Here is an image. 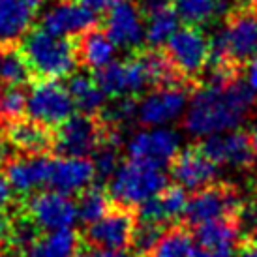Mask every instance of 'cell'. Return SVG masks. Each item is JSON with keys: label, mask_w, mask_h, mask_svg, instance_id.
<instances>
[{"label": "cell", "mask_w": 257, "mask_h": 257, "mask_svg": "<svg viewBox=\"0 0 257 257\" xmlns=\"http://www.w3.org/2000/svg\"><path fill=\"white\" fill-rule=\"evenodd\" d=\"M253 88L240 79L199 88L192 96L184 116V128L195 137H212L235 130L250 113L255 96Z\"/></svg>", "instance_id": "1"}, {"label": "cell", "mask_w": 257, "mask_h": 257, "mask_svg": "<svg viewBox=\"0 0 257 257\" xmlns=\"http://www.w3.org/2000/svg\"><path fill=\"white\" fill-rule=\"evenodd\" d=\"M17 45L34 81L70 77L79 64L77 45L70 38L55 36L42 27L30 29Z\"/></svg>", "instance_id": "2"}, {"label": "cell", "mask_w": 257, "mask_h": 257, "mask_svg": "<svg viewBox=\"0 0 257 257\" xmlns=\"http://www.w3.org/2000/svg\"><path fill=\"white\" fill-rule=\"evenodd\" d=\"M167 188V175L162 167L128 160L118 167L109 184L113 203L124 207H139L145 201L156 197Z\"/></svg>", "instance_id": "3"}, {"label": "cell", "mask_w": 257, "mask_h": 257, "mask_svg": "<svg viewBox=\"0 0 257 257\" xmlns=\"http://www.w3.org/2000/svg\"><path fill=\"white\" fill-rule=\"evenodd\" d=\"M136 227V208L114 203L103 218L86 225L81 238L85 246L96 251H126L132 248Z\"/></svg>", "instance_id": "4"}, {"label": "cell", "mask_w": 257, "mask_h": 257, "mask_svg": "<svg viewBox=\"0 0 257 257\" xmlns=\"http://www.w3.org/2000/svg\"><path fill=\"white\" fill-rule=\"evenodd\" d=\"M109 126L100 114H72L55 130V150L60 156H92L105 141Z\"/></svg>", "instance_id": "5"}, {"label": "cell", "mask_w": 257, "mask_h": 257, "mask_svg": "<svg viewBox=\"0 0 257 257\" xmlns=\"http://www.w3.org/2000/svg\"><path fill=\"white\" fill-rule=\"evenodd\" d=\"M242 208L236 188L229 184H210L188 199L184 216L192 227H199L210 221L238 220Z\"/></svg>", "instance_id": "6"}, {"label": "cell", "mask_w": 257, "mask_h": 257, "mask_svg": "<svg viewBox=\"0 0 257 257\" xmlns=\"http://www.w3.org/2000/svg\"><path fill=\"white\" fill-rule=\"evenodd\" d=\"M165 53L184 81L195 79L208 66L210 40L199 27L188 25L173 34L171 40L167 42Z\"/></svg>", "instance_id": "7"}, {"label": "cell", "mask_w": 257, "mask_h": 257, "mask_svg": "<svg viewBox=\"0 0 257 257\" xmlns=\"http://www.w3.org/2000/svg\"><path fill=\"white\" fill-rule=\"evenodd\" d=\"M23 214H27L30 220L43 231H57V229L70 227L77 220V201H73L70 195L60 192H40L29 195L21 201L19 207Z\"/></svg>", "instance_id": "8"}, {"label": "cell", "mask_w": 257, "mask_h": 257, "mask_svg": "<svg viewBox=\"0 0 257 257\" xmlns=\"http://www.w3.org/2000/svg\"><path fill=\"white\" fill-rule=\"evenodd\" d=\"M75 103L64 85L57 81H34L29 94V111L32 120L58 128L73 114Z\"/></svg>", "instance_id": "9"}, {"label": "cell", "mask_w": 257, "mask_h": 257, "mask_svg": "<svg viewBox=\"0 0 257 257\" xmlns=\"http://www.w3.org/2000/svg\"><path fill=\"white\" fill-rule=\"evenodd\" d=\"M94 77L98 81L100 88L109 98H136L149 88V77L145 73L139 58H126L122 62H111L109 66L94 72Z\"/></svg>", "instance_id": "10"}, {"label": "cell", "mask_w": 257, "mask_h": 257, "mask_svg": "<svg viewBox=\"0 0 257 257\" xmlns=\"http://www.w3.org/2000/svg\"><path fill=\"white\" fill-rule=\"evenodd\" d=\"M98 14L79 4L77 0H57L42 15V29L60 38L83 36L96 29Z\"/></svg>", "instance_id": "11"}, {"label": "cell", "mask_w": 257, "mask_h": 257, "mask_svg": "<svg viewBox=\"0 0 257 257\" xmlns=\"http://www.w3.org/2000/svg\"><path fill=\"white\" fill-rule=\"evenodd\" d=\"M179 136L167 128H150L137 132L128 143L130 160L154 167L171 164L179 154Z\"/></svg>", "instance_id": "12"}, {"label": "cell", "mask_w": 257, "mask_h": 257, "mask_svg": "<svg viewBox=\"0 0 257 257\" xmlns=\"http://www.w3.org/2000/svg\"><path fill=\"white\" fill-rule=\"evenodd\" d=\"M188 90L184 85L162 86L145 96L137 105V118L149 128H162L184 113Z\"/></svg>", "instance_id": "13"}, {"label": "cell", "mask_w": 257, "mask_h": 257, "mask_svg": "<svg viewBox=\"0 0 257 257\" xmlns=\"http://www.w3.org/2000/svg\"><path fill=\"white\" fill-rule=\"evenodd\" d=\"M105 32L114 45L137 49L145 40V19L134 0H116L105 15Z\"/></svg>", "instance_id": "14"}, {"label": "cell", "mask_w": 257, "mask_h": 257, "mask_svg": "<svg viewBox=\"0 0 257 257\" xmlns=\"http://www.w3.org/2000/svg\"><path fill=\"white\" fill-rule=\"evenodd\" d=\"M201 150L216 165H229L236 169L250 167L255 160L251 137L246 136L244 132H229V134L207 137L201 145Z\"/></svg>", "instance_id": "15"}, {"label": "cell", "mask_w": 257, "mask_h": 257, "mask_svg": "<svg viewBox=\"0 0 257 257\" xmlns=\"http://www.w3.org/2000/svg\"><path fill=\"white\" fill-rule=\"evenodd\" d=\"M171 175L179 186L199 192L214 184L218 177V165L201 150V147H190L179 152L171 162Z\"/></svg>", "instance_id": "16"}, {"label": "cell", "mask_w": 257, "mask_h": 257, "mask_svg": "<svg viewBox=\"0 0 257 257\" xmlns=\"http://www.w3.org/2000/svg\"><path fill=\"white\" fill-rule=\"evenodd\" d=\"M6 137L21 156H47L55 150V132L32 118H19L4 126Z\"/></svg>", "instance_id": "17"}, {"label": "cell", "mask_w": 257, "mask_h": 257, "mask_svg": "<svg viewBox=\"0 0 257 257\" xmlns=\"http://www.w3.org/2000/svg\"><path fill=\"white\" fill-rule=\"evenodd\" d=\"M96 179L92 160L88 158H72V156H58L51 162L49 182L51 190L60 193H81L92 184Z\"/></svg>", "instance_id": "18"}, {"label": "cell", "mask_w": 257, "mask_h": 257, "mask_svg": "<svg viewBox=\"0 0 257 257\" xmlns=\"http://www.w3.org/2000/svg\"><path fill=\"white\" fill-rule=\"evenodd\" d=\"M43 0H0V45H15L32 29Z\"/></svg>", "instance_id": "19"}, {"label": "cell", "mask_w": 257, "mask_h": 257, "mask_svg": "<svg viewBox=\"0 0 257 257\" xmlns=\"http://www.w3.org/2000/svg\"><path fill=\"white\" fill-rule=\"evenodd\" d=\"M51 158L47 156H14L6 165V175L14 190L23 199L38 190L40 186L49 182Z\"/></svg>", "instance_id": "20"}, {"label": "cell", "mask_w": 257, "mask_h": 257, "mask_svg": "<svg viewBox=\"0 0 257 257\" xmlns=\"http://www.w3.org/2000/svg\"><path fill=\"white\" fill-rule=\"evenodd\" d=\"M188 197L186 188L182 186H167L164 192H160L156 197L145 201L143 205L136 208L137 220L150 221V223H167L177 220L186 212Z\"/></svg>", "instance_id": "21"}, {"label": "cell", "mask_w": 257, "mask_h": 257, "mask_svg": "<svg viewBox=\"0 0 257 257\" xmlns=\"http://www.w3.org/2000/svg\"><path fill=\"white\" fill-rule=\"evenodd\" d=\"M75 45H77L79 64H83L92 72H98L111 64L114 58V49H116L107 32L98 29L88 30L83 36H79Z\"/></svg>", "instance_id": "22"}, {"label": "cell", "mask_w": 257, "mask_h": 257, "mask_svg": "<svg viewBox=\"0 0 257 257\" xmlns=\"http://www.w3.org/2000/svg\"><path fill=\"white\" fill-rule=\"evenodd\" d=\"M83 244L81 235L73 229H57L49 231L38 238L23 257H72Z\"/></svg>", "instance_id": "23"}, {"label": "cell", "mask_w": 257, "mask_h": 257, "mask_svg": "<svg viewBox=\"0 0 257 257\" xmlns=\"http://www.w3.org/2000/svg\"><path fill=\"white\" fill-rule=\"evenodd\" d=\"M66 88L72 96L79 113L100 114L101 105L105 101V94L100 88L94 73H73L68 77Z\"/></svg>", "instance_id": "24"}, {"label": "cell", "mask_w": 257, "mask_h": 257, "mask_svg": "<svg viewBox=\"0 0 257 257\" xmlns=\"http://www.w3.org/2000/svg\"><path fill=\"white\" fill-rule=\"evenodd\" d=\"M195 240L201 248H235L236 240L240 236V221L238 220H220L210 221L205 225L195 227Z\"/></svg>", "instance_id": "25"}, {"label": "cell", "mask_w": 257, "mask_h": 257, "mask_svg": "<svg viewBox=\"0 0 257 257\" xmlns=\"http://www.w3.org/2000/svg\"><path fill=\"white\" fill-rule=\"evenodd\" d=\"M145 19V42L152 47H160L171 40V36L179 30V14L173 4L154 10L143 15Z\"/></svg>", "instance_id": "26"}, {"label": "cell", "mask_w": 257, "mask_h": 257, "mask_svg": "<svg viewBox=\"0 0 257 257\" xmlns=\"http://www.w3.org/2000/svg\"><path fill=\"white\" fill-rule=\"evenodd\" d=\"M149 257H205L195 236L184 227L165 231L162 240Z\"/></svg>", "instance_id": "27"}, {"label": "cell", "mask_w": 257, "mask_h": 257, "mask_svg": "<svg viewBox=\"0 0 257 257\" xmlns=\"http://www.w3.org/2000/svg\"><path fill=\"white\" fill-rule=\"evenodd\" d=\"M34 81L19 45H2L0 49V83L4 86H23Z\"/></svg>", "instance_id": "28"}, {"label": "cell", "mask_w": 257, "mask_h": 257, "mask_svg": "<svg viewBox=\"0 0 257 257\" xmlns=\"http://www.w3.org/2000/svg\"><path fill=\"white\" fill-rule=\"evenodd\" d=\"M113 205L114 203L109 192H105L101 186H88L86 190L79 193L77 216L85 225H90L107 214Z\"/></svg>", "instance_id": "29"}, {"label": "cell", "mask_w": 257, "mask_h": 257, "mask_svg": "<svg viewBox=\"0 0 257 257\" xmlns=\"http://www.w3.org/2000/svg\"><path fill=\"white\" fill-rule=\"evenodd\" d=\"M171 4L182 21L195 27L220 12L216 0H171Z\"/></svg>", "instance_id": "30"}, {"label": "cell", "mask_w": 257, "mask_h": 257, "mask_svg": "<svg viewBox=\"0 0 257 257\" xmlns=\"http://www.w3.org/2000/svg\"><path fill=\"white\" fill-rule=\"evenodd\" d=\"M29 105V96L21 86H2L0 88V120L10 124L23 118Z\"/></svg>", "instance_id": "31"}, {"label": "cell", "mask_w": 257, "mask_h": 257, "mask_svg": "<svg viewBox=\"0 0 257 257\" xmlns=\"http://www.w3.org/2000/svg\"><path fill=\"white\" fill-rule=\"evenodd\" d=\"M165 235V227L162 223H150V221H137L132 248L136 250L139 257L150 255L156 248L162 236Z\"/></svg>", "instance_id": "32"}, {"label": "cell", "mask_w": 257, "mask_h": 257, "mask_svg": "<svg viewBox=\"0 0 257 257\" xmlns=\"http://www.w3.org/2000/svg\"><path fill=\"white\" fill-rule=\"evenodd\" d=\"M14 221L15 216L10 210L0 208V251L12 248V236H14Z\"/></svg>", "instance_id": "33"}, {"label": "cell", "mask_w": 257, "mask_h": 257, "mask_svg": "<svg viewBox=\"0 0 257 257\" xmlns=\"http://www.w3.org/2000/svg\"><path fill=\"white\" fill-rule=\"evenodd\" d=\"M14 186L8 179V175L0 173V208L2 210H10V207L14 205Z\"/></svg>", "instance_id": "34"}, {"label": "cell", "mask_w": 257, "mask_h": 257, "mask_svg": "<svg viewBox=\"0 0 257 257\" xmlns=\"http://www.w3.org/2000/svg\"><path fill=\"white\" fill-rule=\"evenodd\" d=\"M14 147L10 145L6 137V132L0 128V167L2 165H8L12 162V158H14Z\"/></svg>", "instance_id": "35"}, {"label": "cell", "mask_w": 257, "mask_h": 257, "mask_svg": "<svg viewBox=\"0 0 257 257\" xmlns=\"http://www.w3.org/2000/svg\"><path fill=\"white\" fill-rule=\"evenodd\" d=\"M77 2L88 10H92L94 14H101V12H107L116 0H77Z\"/></svg>", "instance_id": "36"}, {"label": "cell", "mask_w": 257, "mask_h": 257, "mask_svg": "<svg viewBox=\"0 0 257 257\" xmlns=\"http://www.w3.org/2000/svg\"><path fill=\"white\" fill-rule=\"evenodd\" d=\"M238 257H257V240L253 238H244L238 244Z\"/></svg>", "instance_id": "37"}, {"label": "cell", "mask_w": 257, "mask_h": 257, "mask_svg": "<svg viewBox=\"0 0 257 257\" xmlns=\"http://www.w3.org/2000/svg\"><path fill=\"white\" fill-rule=\"evenodd\" d=\"M248 85L257 90V57L251 58L250 66H248Z\"/></svg>", "instance_id": "38"}, {"label": "cell", "mask_w": 257, "mask_h": 257, "mask_svg": "<svg viewBox=\"0 0 257 257\" xmlns=\"http://www.w3.org/2000/svg\"><path fill=\"white\" fill-rule=\"evenodd\" d=\"M96 257H139L137 253L128 251H96Z\"/></svg>", "instance_id": "39"}, {"label": "cell", "mask_w": 257, "mask_h": 257, "mask_svg": "<svg viewBox=\"0 0 257 257\" xmlns=\"http://www.w3.org/2000/svg\"><path fill=\"white\" fill-rule=\"evenodd\" d=\"M0 257H23L15 248H6V250L0 251Z\"/></svg>", "instance_id": "40"}, {"label": "cell", "mask_w": 257, "mask_h": 257, "mask_svg": "<svg viewBox=\"0 0 257 257\" xmlns=\"http://www.w3.org/2000/svg\"><path fill=\"white\" fill-rule=\"evenodd\" d=\"M72 257H92V255H90V253H88L86 250H81V251H75Z\"/></svg>", "instance_id": "41"}, {"label": "cell", "mask_w": 257, "mask_h": 257, "mask_svg": "<svg viewBox=\"0 0 257 257\" xmlns=\"http://www.w3.org/2000/svg\"><path fill=\"white\" fill-rule=\"evenodd\" d=\"M251 143H253V149H255V154H257V130L253 132V136H251Z\"/></svg>", "instance_id": "42"}, {"label": "cell", "mask_w": 257, "mask_h": 257, "mask_svg": "<svg viewBox=\"0 0 257 257\" xmlns=\"http://www.w3.org/2000/svg\"><path fill=\"white\" fill-rule=\"evenodd\" d=\"M242 4H257V0H242Z\"/></svg>", "instance_id": "43"}, {"label": "cell", "mask_w": 257, "mask_h": 257, "mask_svg": "<svg viewBox=\"0 0 257 257\" xmlns=\"http://www.w3.org/2000/svg\"><path fill=\"white\" fill-rule=\"evenodd\" d=\"M248 238H253V240H257V229H255V231H253V233H251L250 236H248Z\"/></svg>", "instance_id": "44"}]
</instances>
